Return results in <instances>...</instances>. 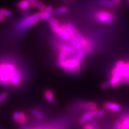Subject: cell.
I'll return each mask as SVG.
<instances>
[{"instance_id": "1", "label": "cell", "mask_w": 129, "mask_h": 129, "mask_svg": "<svg viewBox=\"0 0 129 129\" xmlns=\"http://www.w3.org/2000/svg\"><path fill=\"white\" fill-rule=\"evenodd\" d=\"M17 68V66L13 62H0V85L12 87L11 81Z\"/></svg>"}, {"instance_id": "2", "label": "cell", "mask_w": 129, "mask_h": 129, "mask_svg": "<svg viewBox=\"0 0 129 129\" xmlns=\"http://www.w3.org/2000/svg\"><path fill=\"white\" fill-rule=\"evenodd\" d=\"M41 20H42L41 12L25 16L16 23V28L19 33H24L26 30L36 25Z\"/></svg>"}, {"instance_id": "3", "label": "cell", "mask_w": 129, "mask_h": 129, "mask_svg": "<svg viewBox=\"0 0 129 129\" xmlns=\"http://www.w3.org/2000/svg\"><path fill=\"white\" fill-rule=\"evenodd\" d=\"M50 28L53 33L57 35L61 40L64 42H68L72 37V34L68 29L65 25H60L58 26H51Z\"/></svg>"}, {"instance_id": "4", "label": "cell", "mask_w": 129, "mask_h": 129, "mask_svg": "<svg viewBox=\"0 0 129 129\" xmlns=\"http://www.w3.org/2000/svg\"><path fill=\"white\" fill-rule=\"evenodd\" d=\"M81 62L75 58L66 60L62 64V68L65 72L68 73H74L78 71L80 68Z\"/></svg>"}, {"instance_id": "5", "label": "cell", "mask_w": 129, "mask_h": 129, "mask_svg": "<svg viewBox=\"0 0 129 129\" xmlns=\"http://www.w3.org/2000/svg\"><path fill=\"white\" fill-rule=\"evenodd\" d=\"M97 21L103 23H110L115 19V16L112 13L107 11H99L94 14Z\"/></svg>"}, {"instance_id": "6", "label": "cell", "mask_w": 129, "mask_h": 129, "mask_svg": "<svg viewBox=\"0 0 129 129\" xmlns=\"http://www.w3.org/2000/svg\"><path fill=\"white\" fill-rule=\"evenodd\" d=\"M23 80V74L19 68L16 69L15 73L11 81L12 87H17L20 84Z\"/></svg>"}, {"instance_id": "7", "label": "cell", "mask_w": 129, "mask_h": 129, "mask_svg": "<svg viewBox=\"0 0 129 129\" xmlns=\"http://www.w3.org/2000/svg\"><path fill=\"white\" fill-rule=\"evenodd\" d=\"M28 1L29 2L30 8H32V9H37L41 12L46 10L47 6L40 0H28Z\"/></svg>"}, {"instance_id": "8", "label": "cell", "mask_w": 129, "mask_h": 129, "mask_svg": "<svg viewBox=\"0 0 129 129\" xmlns=\"http://www.w3.org/2000/svg\"><path fill=\"white\" fill-rule=\"evenodd\" d=\"M17 9L23 14H26L27 10L30 7V3L28 0H20L17 3ZM25 16H27L26 14Z\"/></svg>"}, {"instance_id": "9", "label": "cell", "mask_w": 129, "mask_h": 129, "mask_svg": "<svg viewBox=\"0 0 129 129\" xmlns=\"http://www.w3.org/2000/svg\"><path fill=\"white\" fill-rule=\"evenodd\" d=\"M96 112V109H92V110H90L89 111H88L87 112L85 113V114H84V115L81 117V118L80 119V121H79L80 124H85V122L89 120L90 118H93V116H94Z\"/></svg>"}, {"instance_id": "10", "label": "cell", "mask_w": 129, "mask_h": 129, "mask_svg": "<svg viewBox=\"0 0 129 129\" xmlns=\"http://www.w3.org/2000/svg\"><path fill=\"white\" fill-rule=\"evenodd\" d=\"M68 54L64 51H60L59 54H58V59L56 62V65L57 67L62 68V64L66 60L68 57Z\"/></svg>"}, {"instance_id": "11", "label": "cell", "mask_w": 129, "mask_h": 129, "mask_svg": "<svg viewBox=\"0 0 129 129\" xmlns=\"http://www.w3.org/2000/svg\"><path fill=\"white\" fill-rule=\"evenodd\" d=\"M105 107L107 109L111 110L114 112H118L121 110V106L120 105L112 102H108L105 105Z\"/></svg>"}, {"instance_id": "12", "label": "cell", "mask_w": 129, "mask_h": 129, "mask_svg": "<svg viewBox=\"0 0 129 129\" xmlns=\"http://www.w3.org/2000/svg\"><path fill=\"white\" fill-rule=\"evenodd\" d=\"M44 97L50 104H54L55 102V98H54V93L50 90H47L44 92Z\"/></svg>"}, {"instance_id": "13", "label": "cell", "mask_w": 129, "mask_h": 129, "mask_svg": "<svg viewBox=\"0 0 129 129\" xmlns=\"http://www.w3.org/2000/svg\"><path fill=\"white\" fill-rule=\"evenodd\" d=\"M69 41H71V43L72 46L75 48L76 50H81L82 48H83V46L81 43L75 37L72 36L71 38H70V40H69Z\"/></svg>"}, {"instance_id": "14", "label": "cell", "mask_w": 129, "mask_h": 129, "mask_svg": "<svg viewBox=\"0 0 129 129\" xmlns=\"http://www.w3.org/2000/svg\"><path fill=\"white\" fill-rule=\"evenodd\" d=\"M99 4L104 7L111 8L115 7L117 6L115 1H111V0H99Z\"/></svg>"}, {"instance_id": "15", "label": "cell", "mask_w": 129, "mask_h": 129, "mask_svg": "<svg viewBox=\"0 0 129 129\" xmlns=\"http://www.w3.org/2000/svg\"><path fill=\"white\" fill-rule=\"evenodd\" d=\"M68 12V8L65 7V6H62V7H60L54 10L53 12V14L54 16H60L66 14Z\"/></svg>"}, {"instance_id": "16", "label": "cell", "mask_w": 129, "mask_h": 129, "mask_svg": "<svg viewBox=\"0 0 129 129\" xmlns=\"http://www.w3.org/2000/svg\"><path fill=\"white\" fill-rule=\"evenodd\" d=\"M30 113L33 116L38 119V120H42L44 118V114L42 113L41 111L38 110L37 109H32L30 110Z\"/></svg>"}, {"instance_id": "17", "label": "cell", "mask_w": 129, "mask_h": 129, "mask_svg": "<svg viewBox=\"0 0 129 129\" xmlns=\"http://www.w3.org/2000/svg\"><path fill=\"white\" fill-rule=\"evenodd\" d=\"M109 83L111 84V86L113 87H117L118 84L120 83V77L118 75H112V78H111Z\"/></svg>"}, {"instance_id": "18", "label": "cell", "mask_w": 129, "mask_h": 129, "mask_svg": "<svg viewBox=\"0 0 129 129\" xmlns=\"http://www.w3.org/2000/svg\"><path fill=\"white\" fill-rule=\"evenodd\" d=\"M0 15L4 16V17H12L13 16V13L11 10L7 9H0Z\"/></svg>"}, {"instance_id": "19", "label": "cell", "mask_w": 129, "mask_h": 129, "mask_svg": "<svg viewBox=\"0 0 129 129\" xmlns=\"http://www.w3.org/2000/svg\"><path fill=\"white\" fill-rule=\"evenodd\" d=\"M48 23H49L50 26H58L60 25L59 21L57 19L54 18V17H52V16H51V18L48 20Z\"/></svg>"}, {"instance_id": "20", "label": "cell", "mask_w": 129, "mask_h": 129, "mask_svg": "<svg viewBox=\"0 0 129 129\" xmlns=\"http://www.w3.org/2000/svg\"><path fill=\"white\" fill-rule=\"evenodd\" d=\"M26 121V115L24 112H20V117H19V119L17 121V123L19 124H23Z\"/></svg>"}, {"instance_id": "21", "label": "cell", "mask_w": 129, "mask_h": 129, "mask_svg": "<svg viewBox=\"0 0 129 129\" xmlns=\"http://www.w3.org/2000/svg\"><path fill=\"white\" fill-rule=\"evenodd\" d=\"M121 126L123 129H129V115L125 117V118L122 121Z\"/></svg>"}, {"instance_id": "22", "label": "cell", "mask_w": 129, "mask_h": 129, "mask_svg": "<svg viewBox=\"0 0 129 129\" xmlns=\"http://www.w3.org/2000/svg\"><path fill=\"white\" fill-rule=\"evenodd\" d=\"M51 14L49 13L46 11L44 12H42V20H44L45 21L48 22V20L51 18Z\"/></svg>"}, {"instance_id": "23", "label": "cell", "mask_w": 129, "mask_h": 129, "mask_svg": "<svg viewBox=\"0 0 129 129\" xmlns=\"http://www.w3.org/2000/svg\"><path fill=\"white\" fill-rule=\"evenodd\" d=\"M9 97V94L7 92H3L0 94V105L6 101Z\"/></svg>"}, {"instance_id": "24", "label": "cell", "mask_w": 129, "mask_h": 129, "mask_svg": "<svg viewBox=\"0 0 129 129\" xmlns=\"http://www.w3.org/2000/svg\"><path fill=\"white\" fill-rule=\"evenodd\" d=\"M85 107L86 109H89V110H92V109H96V105L94 103H87L85 105Z\"/></svg>"}, {"instance_id": "25", "label": "cell", "mask_w": 129, "mask_h": 129, "mask_svg": "<svg viewBox=\"0 0 129 129\" xmlns=\"http://www.w3.org/2000/svg\"><path fill=\"white\" fill-rule=\"evenodd\" d=\"M20 111H15V112L13 113V119L14 121L17 122L18 121L19 117H20Z\"/></svg>"}, {"instance_id": "26", "label": "cell", "mask_w": 129, "mask_h": 129, "mask_svg": "<svg viewBox=\"0 0 129 129\" xmlns=\"http://www.w3.org/2000/svg\"><path fill=\"white\" fill-rule=\"evenodd\" d=\"M105 111L104 110H101L99 111H96L94 116L96 117H101L104 116L105 115Z\"/></svg>"}, {"instance_id": "27", "label": "cell", "mask_w": 129, "mask_h": 129, "mask_svg": "<svg viewBox=\"0 0 129 129\" xmlns=\"http://www.w3.org/2000/svg\"><path fill=\"white\" fill-rule=\"evenodd\" d=\"M41 127L42 129H60L59 128H58V127L54 126V125H43V126H41Z\"/></svg>"}, {"instance_id": "28", "label": "cell", "mask_w": 129, "mask_h": 129, "mask_svg": "<svg viewBox=\"0 0 129 129\" xmlns=\"http://www.w3.org/2000/svg\"><path fill=\"white\" fill-rule=\"evenodd\" d=\"M120 83L124 84H129V78L124 77H120Z\"/></svg>"}, {"instance_id": "29", "label": "cell", "mask_w": 129, "mask_h": 129, "mask_svg": "<svg viewBox=\"0 0 129 129\" xmlns=\"http://www.w3.org/2000/svg\"><path fill=\"white\" fill-rule=\"evenodd\" d=\"M111 86V84L109 82H105L104 84H102L101 85V87L103 88V89H106V88L109 87Z\"/></svg>"}, {"instance_id": "30", "label": "cell", "mask_w": 129, "mask_h": 129, "mask_svg": "<svg viewBox=\"0 0 129 129\" xmlns=\"http://www.w3.org/2000/svg\"><path fill=\"white\" fill-rule=\"evenodd\" d=\"M121 126V124L120 123V122H117L114 125V127H113L112 129H119Z\"/></svg>"}, {"instance_id": "31", "label": "cell", "mask_w": 129, "mask_h": 129, "mask_svg": "<svg viewBox=\"0 0 129 129\" xmlns=\"http://www.w3.org/2000/svg\"><path fill=\"white\" fill-rule=\"evenodd\" d=\"M84 129H93V127L91 125H87L84 127Z\"/></svg>"}, {"instance_id": "32", "label": "cell", "mask_w": 129, "mask_h": 129, "mask_svg": "<svg viewBox=\"0 0 129 129\" xmlns=\"http://www.w3.org/2000/svg\"><path fill=\"white\" fill-rule=\"evenodd\" d=\"M5 20V17L4 16L0 15V23H2Z\"/></svg>"}, {"instance_id": "33", "label": "cell", "mask_w": 129, "mask_h": 129, "mask_svg": "<svg viewBox=\"0 0 129 129\" xmlns=\"http://www.w3.org/2000/svg\"><path fill=\"white\" fill-rule=\"evenodd\" d=\"M121 77H127V78H129V72H126V73L124 74L123 75H122Z\"/></svg>"}, {"instance_id": "34", "label": "cell", "mask_w": 129, "mask_h": 129, "mask_svg": "<svg viewBox=\"0 0 129 129\" xmlns=\"http://www.w3.org/2000/svg\"><path fill=\"white\" fill-rule=\"evenodd\" d=\"M114 1H115V3L117 4V5H119L121 2V0H114Z\"/></svg>"}, {"instance_id": "35", "label": "cell", "mask_w": 129, "mask_h": 129, "mask_svg": "<svg viewBox=\"0 0 129 129\" xmlns=\"http://www.w3.org/2000/svg\"><path fill=\"white\" fill-rule=\"evenodd\" d=\"M119 129H123V128H122V127H121V126H120V128H119Z\"/></svg>"}, {"instance_id": "36", "label": "cell", "mask_w": 129, "mask_h": 129, "mask_svg": "<svg viewBox=\"0 0 129 129\" xmlns=\"http://www.w3.org/2000/svg\"><path fill=\"white\" fill-rule=\"evenodd\" d=\"M33 129H34V128H33Z\"/></svg>"}]
</instances>
